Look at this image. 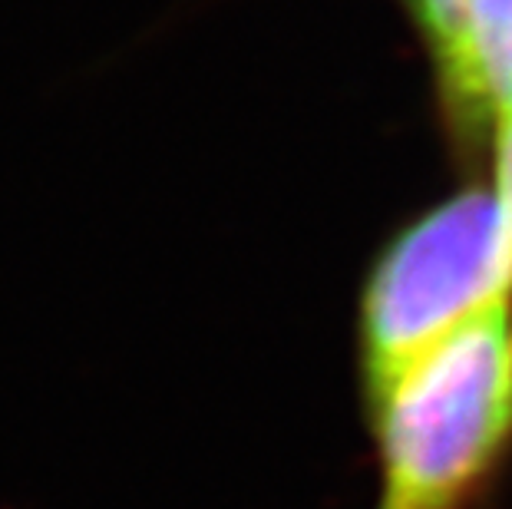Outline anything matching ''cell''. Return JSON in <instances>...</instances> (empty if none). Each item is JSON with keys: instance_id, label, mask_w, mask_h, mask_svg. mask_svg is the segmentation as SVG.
<instances>
[{"instance_id": "obj_1", "label": "cell", "mask_w": 512, "mask_h": 509, "mask_svg": "<svg viewBox=\"0 0 512 509\" xmlns=\"http://www.w3.org/2000/svg\"><path fill=\"white\" fill-rule=\"evenodd\" d=\"M380 414L377 509H470L512 433L509 308L479 314L413 367Z\"/></svg>"}, {"instance_id": "obj_2", "label": "cell", "mask_w": 512, "mask_h": 509, "mask_svg": "<svg viewBox=\"0 0 512 509\" xmlns=\"http://www.w3.org/2000/svg\"><path fill=\"white\" fill-rule=\"evenodd\" d=\"M512 288V242L499 196L460 192L387 248L364 295V384L370 407L446 338Z\"/></svg>"}, {"instance_id": "obj_3", "label": "cell", "mask_w": 512, "mask_h": 509, "mask_svg": "<svg viewBox=\"0 0 512 509\" xmlns=\"http://www.w3.org/2000/svg\"><path fill=\"white\" fill-rule=\"evenodd\" d=\"M446 96L466 119L512 110V0H466L437 47Z\"/></svg>"}, {"instance_id": "obj_4", "label": "cell", "mask_w": 512, "mask_h": 509, "mask_svg": "<svg viewBox=\"0 0 512 509\" xmlns=\"http://www.w3.org/2000/svg\"><path fill=\"white\" fill-rule=\"evenodd\" d=\"M496 176H499V205L512 242V110L499 116V136H496Z\"/></svg>"}]
</instances>
